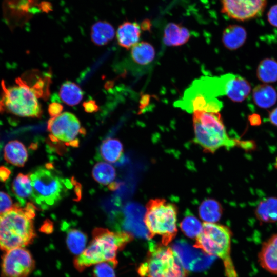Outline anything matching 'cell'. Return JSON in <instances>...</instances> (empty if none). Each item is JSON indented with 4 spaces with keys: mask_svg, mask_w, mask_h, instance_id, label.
<instances>
[{
    "mask_svg": "<svg viewBox=\"0 0 277 277\" xmlns=\"http://www.w3.org/2000/svg\"><path fill=\"white\" fill-rule=\"evenodd\" d=\"M143 277H186L187 271L176 253L162 245L151 247L146 260L138 267Z\"/></svg>",
    "mask_w": 277,
    "mask_h": 277,
    "instance_id": "52a82bcc",
    "label": "cell"
},
{
    "mask_svg": "<svg viewBox=\"0 0 277 277\" xmlns=\"http://www.w3.org/2000/svg\"><path fill=\"white\" fill-rule=\"evenodd\" d=\"M25 207L18 203L0 214V249L10 250L25 247L33 241L35 232L33 219L36 208L30 202Z\"/></svg>",
    "mask_w": 277,
    "mask_h": 277,
    "instance_id": "7a4b0ae2",
    "label": "cell"
},
{
    "mask_svg": "<svg viewBox=\"0 0 277 277\" xmlns=\"http://www.w3.org/2000/svg\"><path fill=\"white\" fill-rule=\"evenodd\" d=\"M13 205L10 196L7 193L0 191V214L10 209Z\"/></svg>",
    "mask_w": 277,
    "mask_h": 277,
    "instance_id": "1f68e13d",
    "label": "cell"
},
{
    "mask_svg": "<svg viewBox=\"0 0 277 277\" xmlns=\"http://www.w3.org/2000/svg\"><path fill=\"white\" fill-rule=\"evenodd\" d=\"M190 37V33L186 28L170 23L165 28L163 41L168 46L176 47L186 44Z\"/></svg>",
    "mask_w": 277,
    "mask_h": 277,
    "instance_id": "e0dca14e",
    "label": "cell"
},
{
    "mask_svg": "<svg viewBox=\"0 0 277 277\" xmlns=\"http://www.w3.org/2000/svg\"><path fill=\"white\" fill-rule=\"evenodd\" d=\"M10 190L22 207L25 206L28 199H30L32 194V186L29 174L19 173L11 184Z\"/></svg>",
    "mask_w": 277,
    "mask_h": 277,
    "instance_id": "2e32d148",
    "label": "cell"
},
{
    "mask_svg": "<svg viewBox=\"0 0 277 277\" xmlns=\"http://www.w3.org/2000/svg\"><path fill=\"white\" fill-rule=\"evenodd\" d=\"M11 173V170L4 166H0V182L5 183L9 179Z\"/></svg>",
    "mask_w": 277,
    "mask_h": 277,
    "instance_id": "e575fe53",
    "label": "cell"
},
{
    "mask_svg": "<svg viewBox=\"0 0 277 277\" xmlns=\"http://www.w3.org/2000/svg\"><path fill=\"white\" fill-rule=\"evenodd\" d=\"M59 95L62 101L67 105L74 106L83 98V93L79 86L73 82L66 81L61 86Z\"/></svg>",
    "mask_w": 277,
    "mask_h": 277,
    "instance_id": "4316f807",
    "label": "cell"
},
{
    "mask_svg": "<svg viewBox=\"0 0 277 277\" xmlns=\"http://www.w3.org/2000/svg\"><path fill=\"white\" fill-rule=\"evenodd\" d=\"M4 157L8 163L17 167H23L28 159V152L22 142L13 140L5 145Z\"/></svg>",
    "mask_w": 277,
    "mask_h": 277,
    "instance_id": "ac0fdd59",
    "label": "cell"
},
{
    "mask_svg": "<svg viewBox=\"0 0 277 277\" xmlns=\"http://www.w3.org/2000/svg\"><path fill=\"white\" fill-rule=\"evenodd\" d=\"M63 106L58 103L53 102L48 107V112L51 117H55L61 114Z\"/></svg>",
    "mask_w": 277,
    "mask_h": 277,
    "instance_id": "d6a6232c",
    "label": "cell"
},
{
    "mask_svg": "<svg viewBox=\"0 0 277 277\" xmlns=\"http://www.w3.org/2000/svg\"><path fill=\"white\" fill-rule=\"evenodd\" d=\"M253 99L259 107L268 108L273 105L277 100V93L274 88L267 84L259 85L253 90Z\"/></svg>",
    "mask_w": 277,
    "mask_h": 277,
    "instance_id": "7402d4cb",
    "label": "cell"
},
{
    "mask_svg": "<svg viewBox=\"0 0 277 277\" xmlns=\"http://www.w3.org/2000/svg\"><path fill=\"white\" fill-rule=\"evenodd\" d=\"M83 106L85 110L88 112L95 111L98 109L95 103L92 101H90L84 103Z\"/></svg>",
    "mask_w": 277,
    "mask_h": 277,
    "instance_id": "d590c367",
    "label": "cell"
},
{
    "mask_svg": "<svg viewBox=\"0 0 277 277\" xmlns=\"http://www.w3.org/2000/svg\"><path fill=\"white\" fill-rule=\"evenodd\" d=\"M177 208L163 199H151L146 206L144 222L148 230V236H162V244L167 246L177 233Z\"/></svg>",
    "mask_w": 277,
    "mask_h": 277,
    "instance_id": "8992f818",
    "label": "cell"
},
{
    "mask_svg": "<svg viewBox=\"0 0 277 277\" xmlns=\"http://www.w3.org/2000/svg\"><path fill=\"white\" fill-rule=\"evenodd\" d=\"M223 208L221 204L213 199H207L203 201L199 207L200 217L208 223H215L221 218Z\"/></svg>",
    "mask_w": 277,
    "mask_h": 277,
    "instance_id": "484cf974",
    "label": "cell"
},
{
    "mask_svg": "<svg viewBox=\"0 0 277 277\" xmlns=\"http://www.w3.org/2000/svg\"><path fill=\"white\" fill-rule=\"evenodd\" d=\"M47 128L50 132L51 140L65 143L68 146L78 145V134L83 133L80 122L72 113L65 112L51 117L47 122Z\"/></svg>",
    "mask_w": 277,
    "mask_h": 277,
    "instance_id": "30bf717a",
    "label": "cell"
},
{
    "mask_svg": "<svg viewBox=\"0 0 277 277\" xmlns=\"http://www.w3.org/2000/svg\"><path fill=\"white\" fill-rule=\"evenodd\" d=\"M87 240V235L78 229L70 228L66 232V242L68 248L76 255L86 248Z\"/></svg>",
    "mask_w": 277,
    "mask_h": 277,
    "instance_id": "d4e9b609",
    "label": "cell"
},
{
    "mask_svg": "<svg viewBox=\"0 0 277 277\" xmlns=\"http://www.w3.org/2000/svg\"><path fill=\"white\" fill-rule=\"evenodd\" d=\"M52 229L53 226L51 222L47 220L44 223V224L41 227L40 230L42 232L49 233L52 232Z\"/></svg>",
    "mask_w": 277,
    "mask_h": 277,
    "instance_id": "8d00e7d4",
    "label": "cell"
},
{
    "mask_svg": "<svg viewBox=\"0 0 277 277\" xmlns=\"http://www.w3.org/2000/svg\"><path fill=\"white\" fill-rule=\"evenodd\" d=\"M123 153V145L116 138L106 139L102 142L100 147L101 157L110 163H115L119 161L122 156Z\"/></svg>",
    "mask_w": 277,
    "mask_h": 277,
    "instance_id": "603a6c76",
    "label": "cell"
},
{
    "mask_svg": "<svg viewBox=\"0 0 277 277\" xmlns=\"http://www.w3.org/2000/svg\"><path fill=\"white\" fill-rule=\"evenodd\" d=\"M115 267L109 262L96 264L93 269V277H116Z\"/></svg>",
    "mask_w": 277,
    "mask_h": 277,
    "instance_id": "4dcf8cb0",
    "label": "cell"
},
{
    "mask_svg": "<svg viewBox=\"0 0 277 277\" xmlns=\"http://www.w3.org/2000/svg\"><path fill=\"white\" fill-rule=\"evenodd\" d=\"M28 174L32 186L30 200L43 210L55 206L72 187V182L64 179L50 164L37 167Z\"/></svg>",
    "mask_w": 277,
    "mask_h": 277,
    "instance_id": "3957f363",
    "label": "cell"
},
{
    "mask_svg": "<svg viewBox=\"0 0 277 277\" xmlns=\"http://www.w3.org/2000/svg\"><path fill=\"white\" fill-rule=\"evenodd\" d=\"M245 29L239 25H230L224 31L222 41L227 49L234 50L241 47L246 39Z\"/></svg>",
    "mask_w": 277,
    "mask_h": 277,
    "instance_id": "44dd1931",
    "label": "cell"
},
{
    "mask_svg": "<svg viewBox=\"0 0 277 277\" xmlns=\"http://www.w3.org/2000/svg\"><path fill=\"white\" fill-rule=\"evenodd\" d=\"M132 240L133 235L128 232L95 228L93 230L92 239L89 245L74 259V266L79 272L102 262H109L116 267L118 264L117 252Z\"/></svg>",
    "mask_w": 277,
    "mask_h": 277,
    "instance_id": "6da1fadb",
    "label": "cell"
},
{
    "mask_svg": "<svg viewBox=\"0 0 277 277\" xmlns=\"http://www.w3.org/2000/svg\"><path fill=\"white\" fill-rule=\"evenodd\" d=\"M269 119L273 125L277 126V107L272 110L269 113Z\"/></svg>",
    "mask_w": 277,
    "mask_h": 277,
    "instance_id": "74e56055",
    "label": "cell"
},
{
    "mask_svg": "<svg viewBox=\"0 0 277 277\" xmlns=\"http://www.w3.org/2000/svg\"><path fill=\"white\" fill-rule=\"evenodd\" d=\"M258 259L263 268L277 275V233L271 235L263 244Z\"/></svg>",
    "mask_w": 277,
    "mask_h": 277,
    "instance_id": "5bb4252c",
    "label": "cell"
},
{
    "mask_svg": "<svg viewBox=\"0 0 277 277\" xmlns=\"http://www.w3.org/2000/svg\"><path fill=\"white\" fill-rule=\"evenodd\" d=\"M93 179L98 183L109 185L113 182L116 177V172L114 167L105 162L96 163L92 169Z\"/></svg>",
    "mask_w": 277,
    "mask_h": 277,
    "instance_id": "83f0119b",
    "label": "cell"
},
{
    "mask_svg": "<svg viewBox=\"0 0 277 277\" xmlns=\"http://www.w3.org/2000/svg\"><path fill=\"white\" fill-rule=\"evenodd\" d=\"M115 30L112 25L105 21L94 23L91 28L90 36L92 42L97 46H103L114 37Z\"/></svg>",
    "mask_w": 277,
    "mask_h": 277,
    "instance_id": "ffe728a7",
    "label": "cell"
},
{
    "mask_svg": "<svg viewBox=\"0 0 277 277\" xmlns=\"http://www.w3.org/2000/svg\"><path fill=\"white\" fill-rule=\"evenodd\" d=\"M210 83L208 76L194 81L176 105L191 113L196 110L220 112L223 103L214 96Z\"/></svg>",
    "mask_w": 277,
    "mask_h": 277,
    "instance_id": "9c48e42d",
    "label": "cell"
},
{
    "mask_svg": "<svg viewBox=\"0 0 277 277\" xmlns=\"http://www.w3.org/2000/svg\"><path fill=\"white\" fill-rule=\"evenodd\" d=\"M142 27L136 22L126 21L121 24L116 31L118 44L129 49L138 43Z\"/></svg>",
    "mask_w": 277,
    "mask_h": 277,
    "instance_id": "9a60e30c",
    "label": "cell"
},
{
    "mask_svg": "<svg viewBox=\"0 0 277 277\" xmlns=\"http://www.w3.org/2000/svg\"><path fill=\"white\" fill-rule=\"evenodd\" d=\"M35 261L24 247L6 251L1 263L2 277H28L34 270Z\"/></svg>",
    "mask_w": 277,
    "mask_h": 277,
    "instance_id": "8fae6325",
    "label": "cell"
},
{
    "mask_svg": "<svg viewBox=\"0 0 277 277\" xmlns=\"http://www.w3.org/2000/svg\"><path fill=\"white\" fill-rule=\"evenodd\" d=\"M17 85L6 87L0 103L4 109L21 117H39L42 113L37 100L39 95L34 88H31L18 78Z\"/></svg>",
    "mask_w": 277,
    "mask_h": 277,
    "instance_id": "ba28073f",
    "label": "cell"
},
{
    "mask_svg": "<svg viewBox=\"0 0 277 277\" xmlns=\"http://www.w3.org/2000/svg\"><path fill=\"white\" fill-rule=\"evenodd\" d=\"M201 232L195 238L194 247L208 255L220 258L227 277H238L231 256L232 233L230 229L215 223L204 222Z\"/></svg>",
    "mask_w": 277,
    "mask_h": 277,
    "instance_id": "5b68a950",
    "label": "cell"
},
{
    "mask_svg": "<svg viewBox=\"0 0 277 277\" xmlns=\"http://www.w3.org/2000/svg\"><path fill=\"white\" fill-rule=\"evenodd\" d=\"M254 214L262 223H272L277 222V197H268L261 200L257 205Z\"/></svg>",
    "mask_w": 277,
    "mask_h": 277,
    "instance_id": "d6986e66",
    "label": "cell"
},
{
    "mask_svg": "<svg viewBox=\"0 0 277 277\" xmlns=\"http://www.w3.org/2000/svg\"><path fill=\"white\" fill-rule=\"evenodd\" d=\"M256 75L264 83H272L277 81V62L267 58L261 62L258 67Z\"/></svg>",
    "mask_w": 277,
    "mask_h": 277,
    "instance_id": "f1b7e54d",
    "label": "cell"
},
{
    "mask_svg": "<svg viewBox=\"0 0 277 277\" xmlns=\"http://www.w3.org/2000/svg\"><path fill=\"white\" fill-rule=\"evenodd\" d=\"M268 19L270 24L277 27V5L270 9L268 13Z\"/></svg>",
    "mask_w": 277,
    "mask_h": 277,
    "instance_id": "836d02e7",
    "label": "cell"
},
{
    "mask_svg": "<svg viewBox=\"0 0 277 277\" xmlns=\"http://www.w3.org/2000/svg\"><path fill=\"white\" fill-rule=\"evenodd\" d=\"M182 231L188 237L196 238L201 232L203 225L193 215H188L183 219L180 224Z\"/></svg>",
    "mask_w": 277,
    "mask_h": 277,
    "instance_id": "f546056e",
    "label": "cell"
},
{
    "mask_svg": "<svg viewBox=\"0 0 277 277\" xmlns=\"http://www.w3.org/2000/svg\"><path fill=\"white\" fill-rule=\"evenodd\" d=\"M219 96L226 95L231 100L240 102L244 101L250 92L248 82L237 74L227 73L216 77Z\"/></svg>",
    "mask_w": 277,
    "mask_h": 277,
    "instance_id": "4fadbf2b",
    "label": "cell"
},
{
    "mask_svg": "<svg viewBox=\"0 0 277 277\" xmlns=\"http://www.w3.org/2000/svg\"><path fill=\"white\" fill-rule=\"evenodd\" d=\"M131 55L134 62L139 65H146L154 60L155 51L151 44L141 42L131 48Z\"/></svg>",
    "mask_w": 277,
    "mask_h": 277,
    "instance_id": "cb8c5ba5",
    "label": "cell"
},
{
    "mask_svg": "<svg viewBox=\"0 0 277 277\" xmlns=\"http://www.w3.org/2000/svg\"><path fill=\"white\" fill-rule=\"evenodd\" d=\"M222 12L229 17L245 21L260 14L267 0H221Z\"/></svg>",
    "mask_w": 277,
    "mask_h": 277,
    "instance_id": "7c38bea8",
    "label": "cell"
},
{
    "mask_svg": "<svg viewBox=\"0 0 277 277\" xmlns=\"http://www.w3.org/2000/svg\"><path fill=\"white\" fill-rule=\"evenodd\" d=\"M192 114L194 141L205 152L214 153L223 147L239 145V141L228 135L219 112L196 110Z\"/></svg>",
    "mask_w": 277,
    "mask_h": 277,
    "instance_id": "277c9868",
    "label": "cell"
}]
</instances>
